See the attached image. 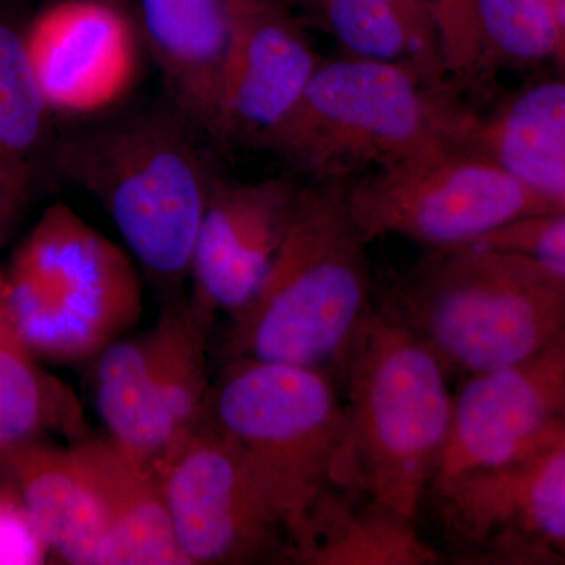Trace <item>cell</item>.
I'll return each instance as SVG.
<instances>
[{
  "label": "cell",
  "instance_id": "3957f363",
  "mask_svg": "<svg viewBox=\"0 0 565 565\" xmlns=\"http://www.w3.org/2000/svg\"><path fill=\"white\" fill-rule=\"evenodd\" d=\"M366 245L345 203V182L300 184L262 288L232 316L228 359L340 373L375 302Z\"/></svg>",
  "mask_w": 565,
  "mask_h": 565
},
{
  "label": "cell",
  "instance_id": "83f0119b",
  "mask_svg": "<svg viewBox=\"0 0 565 565\" xmlns=\"http://www.w3.org/2000/svg\"><path fill=\"white\" fill-rule=\"evenodd\" d=\"M305 2V0H226L228 10L244 9H288L291 10L294 3Z\"/></svg>",
  "mask_w": 565,
  "mask_h": 565
},
{
  "label": "cell",
  "instance_id": "484cf974",
  "mask_svg": "<svg viewBox=\"0 0 565 565\" xmlns=\"http://www.w3.org/2000/svg\"><path fill=\"white\" fill-rule=\"evenodd\" d=\"M440 39L449 79L475 87L489 73L476 0H426Z\"/></svg>",
  "mask_w": 565,
  "mask_h": 565
},
{
  "label": "cell",
  "instance_id": "ba28073f",
  "mask_svg": "<svg viewBox=\"0 0 565 565\" xmlns=\"http://www.w3.org/2000/svg\"><path fill=\"white\" fill-rule=\"evenodd\" d=\"M345 203L367 244L399 236L430 250L476 244L509 223L559 210L484 152L467 147L345 182Z\"/></svg>",
  "mask_w": 565,
  "mask_h": 565
},
{
  "label": "cell",
  "instance_id": "5bb4252c",
  "mask_svg": "<svg viewBox=\"0 0 565 565\" xmlns=\"http://www.w3.org/2000/svg\"><path fill=\"white\" fill-rule=\"evenodd\" d=\"M300 182L289 174L233 182L218 174L193 247L191 299L232 318L250 303L280 248Z\"/></svg>",
  "mask_w": 565,
  "mask_h": 565
},
{
  "label": "cell",
  "instance_id": "f1b7e54d",
  "mask_svg": "<svg viewBox=\"0 0 565 565\" xmlns=\"http://www.w3.org/2000/svg\"><path fill=\"white\" fill-rule=\"evenodd\" d=\"M556 14L557 21H559L561 36H563V41H561L559 54H563L565 51V0H561V2L557 3ZM559 54H557V57H559Z\"/></svg>",
  "mask_w": 565,
  "mask_h": 565
},
{
  "label": "cell",
  "instance_id": "ffe728a7",
  "mask_svg": "<svg viewBox=\"0 0 565 565\" xmlns=\"http://www.w3.org/2000/svg\"><path fill=\"white\" fill-rule=\"evenodd\" d=\"M318 24L351 57L414 70L435 87H451L426 0H305Z\"/></svg>",
  "mask_w": 565,
  "mask_h": 565
},
{
  "label": "cell",
  "instance_id": "ac0fdd59",
  "mask_svg": "<svg viewBox=\"0 0 565 565\" xmlns=\"http://www.w3.org/2000/svg\"><path fill=\"white\" fill-rule=\"evenodd\" d=\"M465 147L565 210V77L527 85L487 117L475 114Z\"/></svg>",
  "mask_w": 565,
  "mask_h": 565
},
{
  "label": "cell",
  "instance_id": "d6986e66",
  "mask_svg": "<svg viewBox=\"0 0 565 565\" xmlns=\"http://www.w3.org/2000/svg\"><path fill=\"white\" fill-rule=\"evenodd\" d=\"M51 115L25 28L0 11V244L20 221L44 163H52Z\"/></svg>",
  "mask_w": 565,
  "mask_h": 565
},
{
  "label": "cell",
  "instance_id": "4316f807",
  "mask_svg": "<svg viewBox=\"0 0 565 565\" xmlns=\"http://www.w3.org/2000/svg\"><path fill=\"white\" fill-rule=\"evenodd\" d=\"M50 556L17 487L0 476V565L44 564Z\"/></svg>",
  "mask_w": 565,
  "mask_h": 565
},
{
  "label": "cell",
  "instance_id": "52a82bcc",
  "mask_svg": "<svg viewBox=\"0 0 565 565\" xmlns=\"http://www.w3.org/2000/svg\"><path fill=\"white\" fill-rule=\"evenodd\" d=\"M3 274L36 359L95 360L139 322L143 294L131 256L65 204L44 211Z\"/></svg>",
  "mask_w": 565,
  "mask_h": 565
},
{
  "label": "cell",
  "instance_id": "30bf717a",
  "mask_svg": "<svg viewBox=\"0 0 565 565\" xmlns=\"http://www.w3.org/2000/svg\"><path fill=\"white\" fill-rule=\"evenodd\" d=\"M427 504L462 564H565V435L525 463L434 489Z\"/></svg>",
  "mask_w": 565,
  "mask_h": 565
},
{
  "label": "cell",
  "instance_id": "4dcf8cb0",
  "mask_svg": "<svg viewBox=\"0 0 565 565\" xmlns=\"http://www.w3.org/2000/svg\"><path fill=\"white\" fill-rule=\"evenodd\" d=\"M548 2L552 3V6L555 7L556 10L557 3H559L561 0H548Z\"/></svg>",
  "mask_w": 565,
  "mask_h": 565
},
{
  "label": "cell",
  "instance_id": "8992f818",
  "mask_svg": "<svg viewBox=\"0 0 565 565\" xmlns=\"http://www.w3.org/2000/svg\"><path fill=\"white\" fill-rule=\"evenodd\" d=\"M382 302L446 373L463 379L522 362L565 337V288L533 264L482 245L437 248Z\"/></svg>",
  "mask_w": 565,
  "mask_h": 565
},
{
  "label": "cell",
  "instance_id": "5b68a950",
  "mask_svg": "<svg viewBox=\"0 0 565 565\" xmlns=\"http://www.w3.org/2000/svg\"><path fill=\"white\" fill-rule=\"evenodd\" d=\"M363 492L418 523L451 429L449 374L381 299L340 371Z\"/></svg>",
  "mask_w": 565,
  "mask_h": 565
},
{
  "label": "cell",
  "instance_id": "2e32d148",
  "mask_svg": "<svg viewBox=\"0 0 565 565\" xmlns=\"http://www.w3.org/2000/svg\"><path fill=\"white\" fill-rule=\"evenodd\" d=\"M102 504V565H189L178 544L161 478L110 440L73 446Z\"/></svg>",
  "mask_w": 565,
  "mask_h": 565
},
{
  "label": "cell",
  "instance_id": "6da1fadb",
  "mask_svg": "<svg viewBox=\"0 0 565 565\" xmlns=\"http://www.w3.org/2000/svg\"><path fill=\"white\" fill-rule=\"evenodd\" d=\"M338 384L322 367L237 359L212 390L207 418L239 449L280 516L288 561L330 504L364 494Z\"/></svg>",
  "mask_w": 565,
  "mask_h": 565
},
{
  "label": "cell",
  "instance_id": "1f68e13d",
  "mask_svg": "<svg viewBox=\"0 0 565 565\" xmlns=\"http://www.w3.org/2000/svg\"><path fill=\"white\" fill-rule=\"evenodd\" d=\"M111 2L121 3V2H122V0H111Z\"/></svg>",
  "mask_w": 565,
  "mask_h": 565
},
{
  "label": "cell",
  "instance_id": "e0dca14e",
  "mask_svg": "<svg viewBox=\"0 0 565 565\" xmlns=\"http://www.w3.org/2000/svg\"><path fill=\"white\" fill-rule=\"evenodd\" d=\"M0 476L21 494L51 556L102 565L106 519L73 448L33 440L0 452Z\"/></svg>",
  "mask_w": 565,
  "mask_h": 565
},
{
  "label": "cell",
  "instance_id": "d4e9b609",
  "mask_svg": "<svg viewBox=\"0 0 565 565\" xmlns=\"http://www.w3.org/2000/svg\"><path fill=\"white\" fill-rule=\"evenodd\" d=\"M476 244L520 256L565 288V210L520 218Z\"/></svg>",
  "mask_w": 565,
  "mask_h": 565
},
{
  "label": "cell",
  "instance_id": "603a6c76",
  "mask_svg": "<svg viewBox=\"0 0 565 565\" xmlns=\"http://www.w3.org/2000/svg\"><path fill=\"white\" fill-rule=\"evenodd\" d=\"M81 427L73 394L40 370L25 343L0 267V452L46 430L77 433Z\"/></svg>",
  "mask_w": 565,
  "mask_h": 565
},
{
  "label": "cell",
  "instance_id": "9a60e30c",
  "mask_svg": "<svg viewBox=\"0 0 565 565\" xmlns=\"http://www.w3.org/2000/svg\"><path fill=\"white\" fill-rule=\"evenodd\" d=\"M140 32L170 106L207 141L217 139V92L230 36L226 0H136Z\"/></svg>",
  "mask_w": 565,
  "mask_h": 565
},
{
  "label": "cell",
  "instance_id": "cb8c5ba5",
  "mask_svg": "<svg viewBox=\"0 0 565 565\" xmlns=\"http://www.w3.org/2000/svg\"><path fill=\"white\" fill-rule=\"evenodd\" d=\"M476 14L489 68L557 58L563 36L548 0H476Z\"/></svg>",
  "mask_w": 565,
  "mask_h": 565
},
{
  "label": "cell",
  "instance_id": "7402d4cb",
  "mask_svg": "<svg viewBox=\"0 0 565 565\" xmlns=\"http://www.w3.org/2000/svg\"><path fill=\"white\" fill-rule=\"evenodd\" d=\"M446 556L419 533L418 523L364 494L340 498L316 522L292 563L308 565H437Z\"/></svg>",
  "mask_w": 565,
  "mask_h": 565
},
{
  "label": "cell",
  "instance_id": "f546056e",
  "mask_svg": "<svg viewBox=\"0 0 565 565\" xmlns=\"http://www.w3.org/2000/svg\"><path fill=\"white\" fill-rule=\"evenodd\" d=\"M557 61H559L561 65H563L564 77H565V51L563 52V54H559V57H557Z\"/></svg>",
  "mask_w": 565,
  "mask_h": 565
},
{
  "label": "cell",
  "instance_id": "44dd1931",
  "mask_svg": "<svg viewBox=\"0 0 565 565\" xmlns=\"http://www.w3.org/2000/svg\"><path fill=\"white\" fill-rule=\"evenodd\" d=\"M95 399L109 438L158 473L169 456L154 393V333L120 338L95 359Z\"/></svg>",
  "mask_w": 565,
  "mask_h": 565
},
{
  "label": "cell",
  "instance_id": "4fadbf2b",
  "mask_svg": "<svg viewBox=\"0 0 565 565\" xmlns=\"http://www.w3.org/2000/svg\"><path fill=\"white\" fill-rule=\"evenodd\" d=\"M322 58L291 10H230L215 147L262 148L296 109Z\"/></svg>",
  "mask_w": 565,
  "mask_h": 565
},
{
  "label": "cell",
  "instance_id": "9c48e42d",
  "mask_svg": "<svg viewBox=\"0 0 565 565\" xmlns=\"http://www.w3.org/2000/svg\"><path fill=\"white\" fill-rule=\"evenodd\" d=\"M189 565L286 559L288 535L239 449L210 422L158 471Z\"/></svg>",
  "mask_w": 565,
  "mask_h": 565
},
{
  "label": "cell",
  "instance_id": "7c38bea8",
  "mask_svg": "<svg viewBox=\"0 0 565 565\" xmlns=\"http://www.w3.org/2000/svg\"><path fill=\"white\" fill-rule=\"evenodd\" d=\"M25 46L52 114L110 109L139 73L136 25L111 0H55L25 25Z\"/></svg>",
  "mask_w": 565,
  "mask_h": 565
},
{
  "label": "cell",
  "instance_id": "277c9868",
  "mask_svg": "<svg viewBox=\"0 0 565 565\" xmlns=\"http://www.w3.org/2000/svg\"><path fill=\"white\" fill-rule=\"evenodd\" d=\"M473 115L451 87H435L414 70L340 54L322 58L262 148L311 181L351 182L364 170L463 147Z\"/></svg>",
  "mask_w": 565,
  "mask_h": 565
},
{
  "label": "cell",
  "instance_id": "8fae6325",
  "mask_svg": "<svg viewBox=\"0 0 565 565\" xmlns=\"http://www.w3.org/2000/svg\"><path fill=\"white\" fill-rule=\"evenodd\" d=\"M564 435L565 337L522 362L463 379L429 493L525 463Z\"/></svg>",
  "mask_w": 565,
  "mask_h": 565
},
{
  "label": "cell",
  "instance_id": "7a4b0ae2",
  "mask_svg": "<svg viewBox=\"0 0 565 565\" xmlns=\"http://www.w3.org/2000/svg\"><path fill=\"white\" fill-rule=\"evenodd\" d=\"M206 140L174 109L131 111L55 141L52 166L95 196L152 281L174 291L218 178Z\"/></svg>",
  "mask_w": 565,
  "mask_h": 565
}]
</instances>
